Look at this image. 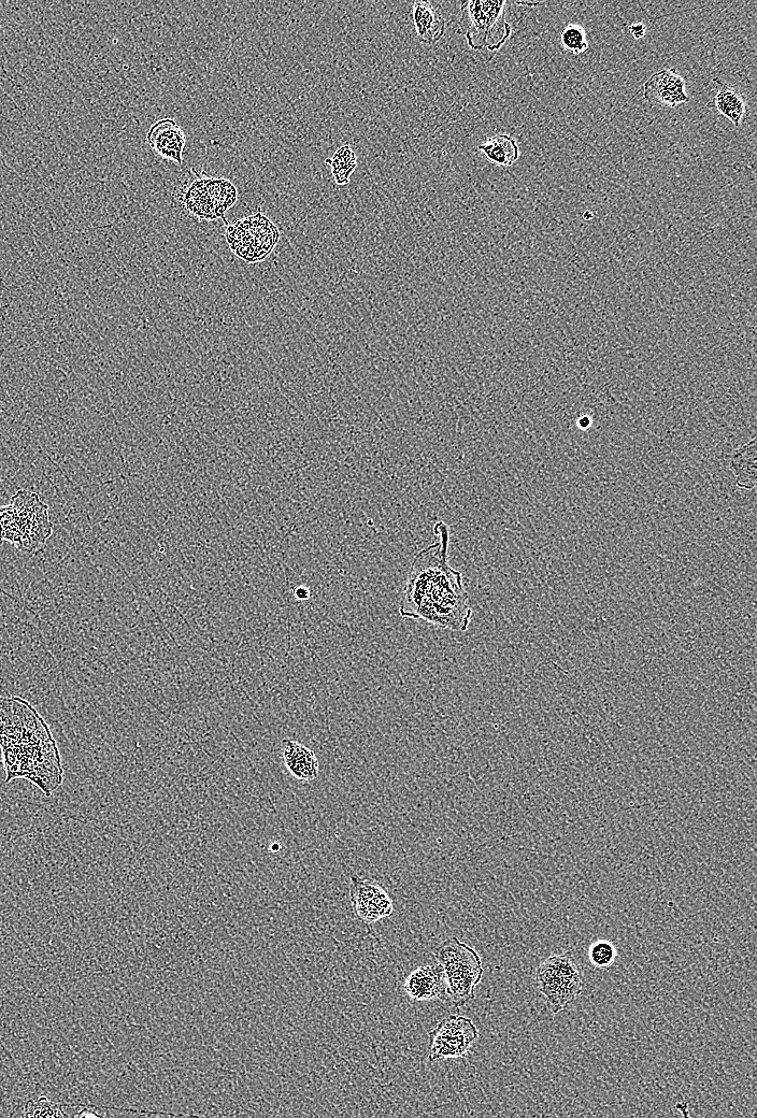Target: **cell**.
Here are the masks:
<instances>
[{
    "mask_svg": "<svg viewBox=\"0 0 757 1118\" xmlns=\"http://www.w3.org/2000/svg\"><path fill=\"white\" fill-rule=\"evenodd\" d=\"M434 533L437 542L413 558L399 614L404 619L464 633L473 619V609L462 573L449 564L450 530L445 522H438Z\"/></svg>",
    "mask_w": 757,
    "mask_h": 1118,
    "instance_id": "obj_1",
    "label": "cell"
},
{
    "mask_svg": "<svg viewBox=\"0 0 757 1118\" xmlns=\"http://www.w3.org/2000/svg\"><path fill=\"white\" fill-rule=\"evenodd\" d=\"M0 737L23 741L0 742L7 783L27 779L47 796L62 784L59 750L45 720L27 701L0 696Z\"/></svg>",
    "mask_w": 757,
    "mask_h": 1118,
    "instance_id": "obj_2",
    "label": "cell"
},
{
    "mask_svg": "<svg viewBox=\"0 0 757 1118\" xmlns=\"http://www.w3.org/2000/svg\"><path fill=\"white\" fill-rule=\"evenodd\" d=\"M51 532L48 508L35 494L20 492L9 506L0 508V539L21 551H34Z\"/></svg>",
    "mask_w": 757,
    "mask_h": 1118,
    "instance_id": "obj_3",
    "label": "cell"
},
{
    "mask_svg": "<svg viewBox=\"0 0 757 1118\" xmlns=\"http://www.w3.org/2000/svg\"><path fill=\"white\" fill-rule=\"evenodd\" d=\"M507 2L467 0L461 4L460 32L474 51L501 50L512 34L506 19Z\"/></svg>",
    "mask_w": 757,
    "mask_h": 1118,
    "instance_id": "obj_4",
    "label": "cell"
},
{
    "mask_svg": "<svg viewBox=\"0 0 757 1118\" xmlns=\"http://www.w3.org/2000/svg\"><path fill=\"white\" fill-rule=\"evenodd\" d=\"M435 957L445 971L447 996L456 1008L465 1007L476 998L477 986L483 978L480 955L453 937L438 946Z\"/></svg>",
    "mask_w": 757,
    "mask_h": 1118,
    "instance_id": "obj_5",
    "label": "cell"
},
{
    "mask_svg": "<svg viewBox=\"0 0 757 1118\" xmlns=\"http://www.w3.org/2000/svg\"><path fill=\"white\" fill-rule=\"evenodd\" d=\"M536 981L553 1014L565 1010L582 993V970L571 951L550 956L538 967Z\"/></svg>",
    "mask_w": 757,
    "mask_h": 1118,
    "instance_id": "obj_6",
    "label": "cell"
},
{
    "mask_svg": "<svg viewBox=\"0 0 757 1118\" xmlns=\"http://www.w3.org/2000/svg\"><path fill=\"white\" fill-rule=\"evenodd\" d=\"M479 1038L473 1021L462 1015H449L430 1032L428 1062L439 1063L451 1058H461Z\"/></svg>",
    "mask_w": 757,
    "mask_h": 1118,
    "instance_id": "obj_7",
    "label": "cell"
},
{
    "mask_svg": "<svg viewBox=\"0 0 757 1118\" xmlns=\"http://www.w3.org/2000/svg\"><path fill=\"white\" fill-rule=\"evenodd\" d=\"M350 895L357 916L365 923L378 922L393 913L389 894L374 881L353 876Z\"/></svg>",
    "mask_w": 757,
    "mask_h": 1118,
    "instance_id": "obj_8",
    "label": "cell"
},
{
    "mask_svg": "<svg viewBox=\"0 0 757 1118\" xmlns=\"http://www.w3.org/2000/svg\"><path fill=\"white\" fill-rule=\"evenodd\" d=\"M684 79L676 69H662L652 75L644 85V97L652 105L675 108L689 103Z\"/></svg>",
    "mask_w": 757,
    "mask_h": 1118,
    "instance_id": "obj_9",
    "label": "cell"
},
{
    "mask_svg": "<svg viewBox=\"0 0 757 1118\" xmlns=\"http://www.w3.org/2000/svg\"><path fill=\"white\" fill-rule=\"evenodd\" d=\"M407 995L416 1001H432L447 996L444 968L438 965L423 966L414 970L405 983Z\"/></svg>",
    "mask_w": 757,
    "mask_h": 1118,
    "instance_id": "obj_10",
    "label": "cell"
},
{
    "mask_svg": "<svg viewBox=\"0 0 757 1118\" xmlns=\"http://www.w3.org/2000/svg\"><path fill=\"white\" fill-rule=\"evenodd\" d=\"M149 145L166 159L182 163L185 136L179 125L171 119L154 124L148 133Z\"/></svg>",
    "mask_w": 757,
    "mask_h": 1118,
    "instance_id": "obj_11",
    "label": "cell"
},
{
    "mask_svg": "<svg viewBox=\"0 0 757 1118\" xmlns=\"http://www.w3.org/2000/svg\"><path fill=\"white\" fill-rule=\"evenodd\" d=\"M283 745L284 764L295 779L310 782L318 778L319 761L312 750L291 739L284 740Z\"/></svg>",
    "mask_w": 757,
    "mask_h": 1118,
    "instance_id": "obj_12",
    "label": "cell"
},
{
    "mask_svg": "<svg viewBox=\"0 0 757 1118\" xmlns=\"http://www.w3.org/2000/svg\"><path fill=\"white\" fill-rule=\"evenodd\" d=\"M412 17L420 42L433 45L446 33V21L440 9L431 2L413 4Z\"/></svg>",
    "mask_w": 757,
    "mask_h": 1118,
    "instance_id": "obj_13",
    "label": "cell"
},
{
    "mask_svg": "<svg viewBox=\"0 0 757 1118\" xmlns=\"http://www.w3.org/2000/svg\"><path fill=\"white\" fill-rule=\"evenodd\" d=\"M757 451L756 439L734 451L731 456L730 469L736 478V484L742 490L751 491L757 482Z\"/></svg>",
    "mask_w": 757,
    "mask_h": 1118,
    "instance_id": "obj_14",
    "label": "cell"
},
{
    "mask_svg": "<svg viewBox=\"0 0 757 1118\" xmlns=\"http://www.w3.org/2000/svg\"><path fill=\"white\" fill-rule=\"evenodd\" d=\"M719 85L713 98L714 108L721 116L730 120L736 127L741 125L747 112L746 99L736 86L726 84L719 79H714Z\"/></svg>",
    "mask_w": 757,
    "mask_h": 1118,
    "instance_id": "obj_15",
    "label": "cell"
},
{
    "mask_svg": "<svg viewBox=\"0 0 757 1118\" xmlns=\"http://www.w3.org/2000/svg\"><path fill=\"white\" fill-rule=\"evenodd\" d=\"M478 149L488 157L490 162L497 166H512L520 157L517 140L506 134L491 137L482 143Z\"/></svg>",
    "mask_w": 757,
    "mask_h": 1118,
    "instance_id": "obj_16",
    "label": "cell"
},
{
    "mask_svg": "<svg viewBox=\"0 0 757 1118\" xmlns=\"http://www.w3.org/2000/svg\"><path fill=\"white\" fill-rule=\"evenodd\" d=\"M326 164L332 167V174L339 185H347L357 167V156L350 146L339 148Z\"/></svg>",
    "mask_w": 757,
    "mask_h": 1118,
    "instance_id": "obj_17",
    "label": "cell"
},
{
    "mask_svg": "<svg viewBox=\"0 0 757 1118\" xmlns=\"http://www.w3.org/2000/svg\"><path fill=\"white\" fill-rule=\"evenodd\" d=\"M66 1105L56 1103L41 1097L38 1100L28 1101L23 1109V1116L27 1117H66Z\"/></svg>",
    "mask_w": 757,
    "mask_h": 1118,
    "instance_id": "obj_18",
    "label": "cell"
},
{
    "mask_svg": "<svg viewBox=\"0 0 757 1118\" xmlns=\"http://www.w3.org/2000/svg\"><path fill=\"white\" fill-rule=\"evenodd\" d=\"M617 955L616 946L609 940H597L590 946L589 958L597 968L607 969L611 967L616 962Z\"/></svg>",
    "mask_w": 757,
    "mask_h": 1118,
    "instance_id": "obj_19",
    "label": "cell"
},
{
    "mask_svg": "<svg viewBox=\"0 0 757 1118\" xmlns=\"http://www.w3.org/2000/svg\"><path fill=\"white\" fill-rule=\"evenodd\" d=\"M561 42L566 51L575 55L587 52L590 48L587 34H585L583 27L577 24H569L565 27L561 35Z\"/></svg>",
    "mask_w": 757,
    "mask_h": 1118,
    "instance_id": "obj_20",
    "label": "cell"
},
{
    "mask_svg": "<svg viewBox=\"0 0 757 1118\" xmlns=\"http://www.w3.org/2000/svg\"><path fill=\"white\" fill-rule=\"evenodd\" d=\"M628 30H630L631 35L635 39L644 38L647 33V27L644 23H634L630 26V28H628Z\"/></svg>",
    "mask_w": 757,
    "mask_h": 1118,
    "instance_id": "obj_21",
    "label": "cell"
},
{
    "mask_svg": "<svg viewBox=\"0 0 757 1118\" xmlns=\"http://www.w3.org/2000/svg\"><path fill=\"white\" fill-rule=\"evenodd\" d=\"M517 4L520 5V6H530V7H535V6H540L541 5L540 3H517Z\"/></svg>",
    "mask_w": 757,
    "mask_h": 1118,
    "instance_id": "obj_22",
    "label": "cell"
},
{
    "mask_svg": "<svg viewBox=\"0 0 757 1118\" xmlns=\"http://www.w3.org/2000/svg\"><path fill=\"white\" fill-rule=\"evenodd\" d=\"M592 218L593 214L591 212H584V219L591 220Z\"/></svg>",
    "mask_w": 757,
    "mask_h": 1118,
    "instance_id": "obj_23",
    "label": "cell"
}]
</instances>
